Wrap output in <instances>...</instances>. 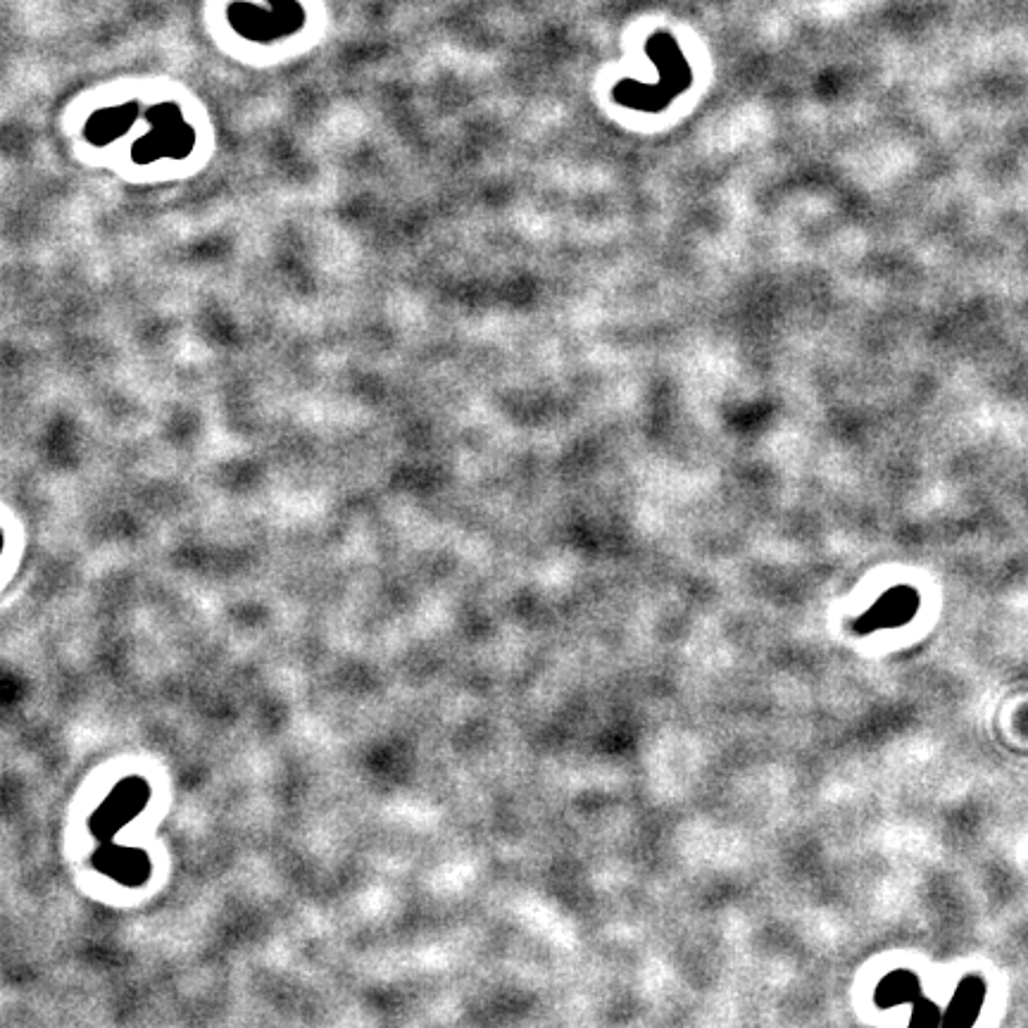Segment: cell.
I'll return each instance as SVG.
<instances>
[{"label": "cell", "mask_w": 1028, "mask_h": 1028, "mask_svg": "<svg viewBox=\"0 0 1028 1028\" xmlns=\"http://www.w3.org/2000/svg\"><path fill=\"white\" fill-rule=\"evenodd\" d=\"M919 610V593L912 586L890 588L855 622L857 633H874L881 629L907 624Z\"/></svg>", "instance_id": "1"}, {"label": "cell", "mask_w": 1028, "mask_h": 1028, "mask_svg": "<svg viewBox=\"0 0 1028 1028\" xmlns=\"http://www.w3.org/2000/svg\"><path fill=\"white\" fill-rule=\"evenodd\" d=\"M983 1000H986V983L979 976H967L959 983L948 1009L943 1012L940 1028H971L979 1019Z\"/></svg>", "instance_id": "2"}, {"label": "cell", "mask_w": 1028, "mask_h": 1028, "mask_svg": "<svg viewBox=\"0 0 1028 1028\" xmlns=\"http://www.w3.org/2000/svg\"><path fill=\"white\" fill-rule=\"evenodd\" d=\"M919 998H924V995H921L919 979L907 969L888 974L886 979L879 983V988H876V1005L883 1009L905 1005V1002H917Z\"/></svg>", "instance_id": "3"}, {"label": "cell", "mask_w": 1028, "mask_h": 1028, "mask_svg": "<svg viewBox=\"0 0 1028 1028\" xmlns=\"http://www.w3.org/2000/svg\"><path fill=\"white\" fill-rule=\"evenodd\" d=\"M943 1026V1012H940L936 1002L919 998L912 1007V1019L910 1028H940Z\"/></svg>", "instance_id": "4"}]
</instances>
